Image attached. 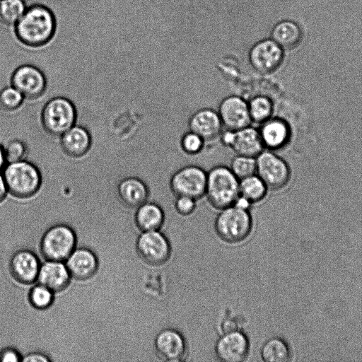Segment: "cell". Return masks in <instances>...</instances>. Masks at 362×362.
<instances>
[{"instance_id": "15", "label": "cell", "mask_w": 362, "mask_h": 362, "mask_svg": "<svg viewBox=\"0 0 362 362\" xmlns=\"http://www.w3.org/2000/svg\"><path fill=\"white\" fill-rule=\"evenodd\" d=\"M154 349L157 356L162 361H182L187 356V344L184 336L178 330L165 328L157 334Z\"/></svg>"}, {"instance_id": "2", "label": "cell", "mask_w": 362, "mask_h": 362, "mask_svg": "<svg viewBox=\"0 0 362 362\" xmlns=\"http://www.w3.org/2000/svg\"><path fill=\"white\" fill-rule=\"evenodd\" d=\"M1 173L8 194L16 198H30L42 187V176L40 169L26 159L8 163Z\"/></svg>"}, {"instance_id": "31", "label": "cell", "mask_w": 362, "mask_h": 362, "mask_svg": "<svg viewBox=\"0 0 362 362\" xmlns=\"http://www.w3.org/2000/svg\"><path fill=\"white\" fill-rule=\"evenodd\" d=\"M24 100L23 95L11 85L0 90V107L6 111L17 110L22 106Z\"/></svg>"}, {"instance_id": "34", "label": "cell", "mask_w": 362, "mask_h": 362, "mask_svg": "<svg viewBox=\"0 0 362 362\" xmlns=\"http://www.w3.org/2000/svg\"><path fill=\"white\" fill-rule=\"evenodd\" d=\"M197 201L189 197L177 196L175 197L174 207L180 215L189 216L195 211Z\"/></svg>"}, {"instance_id": "3", "label": "cell", "mask_w": 362, "mask_h": 362, "mask_svg": "<svg viewBox=\"0 0 362 362\" xmlns=\"http://www.w3.org/2000/svg\"><path fill=\"white\" fill-rule=\"evenodd\" d=\"M239 196V180L228 166L216 165L207 171L205 196L214 209L233 206Z\"/></svg>"}, {"instance_id": "24", "label": "cell", "mask_w": 362, "mask_h": 362, "mask_svg": "<svg viewBox=\"0 0 362 362\" xmlns=\"http://www.w3.org/2000/svg\"><path fill=\"white\" fill-rule=\"evenodd\" d=\"M273 40L285 49L296 47L302 41L303 32L296 22L285 20L276 23L272 29Z\"/></svg>"}, {"instance_id": "28", "label": "cell", "mask_w": 362, "mask_h": 362, "mask_svg": "<svg viewBox=\"0 0 362 362\" xmlns=\"http://www.w3.org/2000/svg\"><path fill=\"white\" fill-rule=\"evenodd\" d=\"M26 9L23 0H0V19L7 25H15Z\"/></svg>"}, {"instance_id": "36", "label": "cell", "mask_w": 362, "mask_h": 362, "mask_svg": "<svg viewBox=\"0 0 362 362\" xmlns=\"http://www.w3.org/2000/svg\"><path fill=\"white\" fill-rule=\"evenodd\" d=\"M23 361L26 362H45L49 359L45 355L40 353H31L22 358Z\"/></svg>"}, {"instance_id": "9", "label": "cell", "mask_w": 362, "mask_h": 362, "mask_svg": "<svg viewBox=\"0 0 362 362\" xmlns=\"http://www.w3.org/2000/svg\"><path fill=\"white\" fill-rule=\"evenodd\" d=\"M10 83L26 100H36L45 93L47 86L45 72L38 66L24 64L16 67L10 77Z\"/></svg>"}, {"instance_id": "10", "label": "cell", "mask_w": 362, "mask_h": 362, "mask_svg": "<svg viewBox=\"0 0 362 362\" xmlns=\"http://www.w3.org/2000/svg\"><path fill=\"white\" fill-rule=\"evenodd\" d=\"M136 248L139 257L152 266L167 262L172 252L168 238L160 230L142 231L137 238Z\"/></svg>"}, {"instance_id": "7", "label": "cell", "mask_w": 362, "mask_h": 362, "mask_svg": "<svg viewBox=\"0 0 362 362\" xmlns=\"http://www.w3.org/2000/svg\"><path fill=\"white\" fill-rule=\"evenodd\" d=\"M207 171L197 165H184L171 175L169 187L175 196H187L199 200L205 196Z\"/></svg>"}, {"instance_id": "20", "label": "cell", "mask_w": 362, "mask_h": 362, "mask_svg": "<svg viewBox=\"0 0 362 362\" xmlns=\"http://www.w3.org/2000/svg\"><path fill=\"white\" fill-rule=\"evenodd\" d=\"M117 194L122 202L128 207L137 208L148 201L150 189L141 178L129 176L121 180L117 187Z\"/></svg>"}, {"instance_id": "22", "label": "cell", "mask_w": 362, "mask_h": 362, "mask_svg": "<svg viewBox=\"0 0 362 362\" xmlns=\"http://www.w3.org/2000/svg\"><path fill=\"white\" fill-rule=\"evenodd\" d=\"M71 275L62 262L47 260L40 265L37 281L53 292L64 290L69 284Z\"/></svg>"}, {"instance_id": "13", "label": "cell", "mask_w": 362, "mask_h": 362, "mask_svg": "<svg viewBox=\"0 0 362 362\" xmlns=\"http://www.w3.org/2000/svg\"><path fill=\"white\" fill-rule=\"evenodd\" d=\"M217 112L226 129L238 130L252 124L247 99L242 95L231 94L224 97Z\"/></svg>"}, {"instance_id": "1", "label": "cell", "mask_w": 362, "mask_h": 362, "mask_svg": "<svg viewBox=\"0 0 362 362\" xmlns=\"http://www.w3.org/2000/svg\"><path fill=\"white\" fill-rule=\"evenodd\" d=\"M54 29L55 21L52 11L40 4L28 7L15 25L18 38L30 46H40L47 42Z\"/></svg>"}, {"instance_id": "11", "label": "cell", "mask_w": 362, "mask_h": 362, "mask_svg": "<svg viewBox=\"0 0 362 362\" xmlns=\"http://www.w3.org/2000/svg\"><path fill=\"white\" fill-rule=\"evenodd\" d=\"M218 140L238 155L257 157L264 149L258 128L252 124L238 130L223 129Z\"/></svg>"}, {"instance_id": "25", "label": "cell", "mask_w": 362, "mask_h": 362, "mask_svg": "<svg viewBox=\"0 0 362 362\" xmlns=\"http://www.w3.org/2000/svg\"><path fill=\"white\" fill-rule=\"evenodd\" d=\"M247 104L252 124L259 126L274 116L275 103L268 94L256 93L247 99Z\"/></svg>"}, {"instance_id": "16", "label": "cell", "mask_w": 362, "mask_h": 362, "mask_svg": "<svg viewBox=\"0 0 362 362\" xmlns=\"http://www.w3.org/2000/svg\"><path fill=\"white\" fill-rule=\"evenodd\" d=\"M187 127L202 136L206 144L218 139L224 129L217 110L206 107L197 110L189 116Z\"/></svg>"}, {"instance_id": "30", "label": "cell", "mask_w": 362, "mask_h": 362, "mask_svg": "<svg viewBox=\"0 0 362 362\" xmlns=\"http://www.w3.org/2000/svg\"><path fill=\"white\" fill-rule=\"evenodd\" d=\"M179 144L181 151L185 154L191 156L202 153L206 145L202 136L189 129L182 134Z\"/></svg>"}, {"instance_id": "18", "label": "cell", "mask_w": 362, "mask_h": 362, "mask_svg": "<svg viewBox=\"0 0 362 362\" xmlns=\"http://www.w3.org/2000/svg\"><path fill=\"white\" fill-rule=\"evenodd\" d=\"M60 146L69 157L80 158L85 156L92 146V137L84 127L74 124L59 137Z\"/></svg>"}, {"instance_id": "4", "label": "cell", "mask_w": 362, "mask_h": 362, "mask_svg": "<svg viewBox=\"0 0 362 362\" xmlns=\"http://www.w3.org/2000/svg\"><path fill=\"white\" fill-rule=\"evenodd\" d=\"M77 110L69 98L56 96L42 107L40 121L44 130L50 136L59 137L76 124Z\"/></svg>"}, {"instance_id": "39", "label": "cell", "mask_w": 362, "mask_h": 362, "mask_svg": "<svg viewBox=\"0 0 362 362\" xmlns=\"http://www.w3.org/2000/svg\"><path fill=\"white\" fill-rule=\"evenodd\" d=\"M6 164L7 160L6 158L4 146L0 144V172H2Z\"/></svg>"}, {"instance_id": "32", "label": "cell", "mask_w": 362, "mask_h": 362, "mask_svg": "<svg viewBox=\"0 0 362 362\" xmlns=\"http://www.w3.org/2000/svg\"><path fill=\"white\" fill-rule=\"evenodd\" d=\"M53 298V291L40 284L33 287L29 293L31 305L37 309L48 308L52 304Z\"/></svg>"}, {"instance_id": "29", "label": "cell", "mask_w": 362, "mask_h": 362, "mask_svg": "<svg viewBox=\"0 0 362 362\" xmlns=\"http://www.w3.org/2000/svg\"><path fill=\"white\" fill-rule=\"evenodd\" d=\"M228 167L240 180L257 173L256 157L235 154Z\"/></svg>"}, {"instance_id": "19", "label": "cell", "mask_w": 362, "mask_h": 362, "mask_svg": "<svg viewBox=\"0 0 362 362\" xmlns=\"http://www.w3.org/2000/svg\"><path fill=\"white\" fill-rule=\"evenodd\" d=\"M40 265L36 255L23 250L16 252L10 262V270L13 278L22 284H31L37 279Z\"/></svg>"}, {"instance_id": "27", "label": "cell", "mask_w": 362, "mask_h": 362, "mask_svg": "<svg viewBox=\"0 0 362 362\" xmlns=\"http://www.w3.org/2000/svg\"><path fill=\"white\" fill-rule=\"evenodd\" d=\"M269 191L266 184L257 174L239 180V195L252 204L263 201Z\"/></svg>"}, {"instance_id": "21", "label": "cell", "mask_w": 362, "mask_h": 362, "mask_svg": "<svg viewBox=\"0 0 362 362\" xmlns=\"http://www.w3.org/2000/svg\"><path fill=\"white\" fill-rule=\"evenodd\" d=\"M66 260V266L71 276L77 280H86L90 278L95 274L98 267L95 255L86 248L74 250Z\"/></svg>"}, {"instance_id": "26", "label": "cell", "mask_w": 362, "mask_h": 362, "mask_svg": "<svg viewBox=\"0 0 362 362\" xmlns=\"http://www.w3.org/2000/svg\"><path fill=\"white\" fill-rule=\"evenodd\" d=\"M260 356L265 362H286L291 358L288 344L282 338L274 337L268 339L262 346Z\"/></svg>"}, {"instance_id": "35", "label": "cell", "mask_w": 362, "mask_h": 362, "mask_svg": "<svg viewBox=\"0 0 362 362\" xmlns=\"http://www.w3.org/2000/svg\"><path fill=\"white\" fill-rule=\"evenodd\" d=\"M22 361L20 354L13 349L8 348L0 352L1 362H18Z\"/></svg>"}, {"instance_id": "38", "label": "cell", "mask_w": 362, "mask_h": 362, "mask_svg": "<svg viewBox=\"0 0 362 362\" xmlns=\"http://www.w3.org/2000/svg\"><path fill=\"white\" fill-rule=\"evenodd\" d=\"M7 194H8V192L6 182L1 172H0V203L4 200Z\"/></svg>"}, {"instance_id": "33", "label": "cell", "mask_w": 362, "mask_h": 362, "mask_svg": "<svg viewBox=\"0 0 362 362\" xmlns=\"http://www.w3.org/2000/svg\"><path fill=\"white\" fill-rule=\"evenodd\" d=\"M6 158L8 163L25 160L28 154V148L25 141L19 139H13L4 146Z\"/></svg>"}, {"instance_id": "17", "label": "cell", "mask_w": 362, "mask_h": 362, "mask_svg": "<svg viewBox=\"0 0 362 362\" xmlns=\"http://www.w3.org/2000/svg\"><path fill=\"white\" fill-rule=\"evenodd\" d=\"M257 128L264 149L276 152L285 148L291 139V127L280 117L274 115Z\"/></svg>"}, {"instance_id": "37", "label": "cell", "mask_w": 362, "mask_h": 362, "mask_svg": "<svg viewBox=\"0 0 362 362\" xmlns=\"http://www.w3.org/2000/svg\"><path fill=\"white\" fill-rule=\"evenodd\" d=\"M233 205L240 209L250 210V208L252 204L245 198L239 195Z\"/></svg>"}, {"instance_id": "23", "label": "cell", "mask_w": 362, "mask_h": 362, "mask_svg": "<svg viewBox=\"0 0 362 362\" xmlns=\"http://www.w3.org/2000/svg\"><path fill=\"white\" fill-rule=\"evenodd\" d=\"M165 212L156 202L148 200L136 208L134 219L141 231L160 230L165 221Z\"/></svg>"}, {"instance_id": "14", "label": "cell", "mask_w": 362, "mask_h": 362, "mask_svg": "<svg viewBox=\"0 0 362 362\" xmlns=\"http://www.w3.org/2000/svg\"><path fill=\"white\" fill-rule=\"evenodd\" d=\"M215 354L223 362H241L246 359L250 351V341L240 329L223 332L215 344Z\"/></svg>"}, {"instance_id": "6", "label": "cell", "mask_w": 362, "mask_h": 362, "mask_svg": "<svg viewBox=\"0 0 362 362\" xmlns=\"http://www.w3.org/2000/svg\"><path fill=\"white\" fill-rule=\"evenodd\" d=\"M257 175L269 191L285 188L291 178L288 163L275 151L264 149L257 157Z\"/></svg>"}, {"instance_id": "12", "label": "cell", "mask_w": 362, "mask_h": 362, "mask_svg": "<svg viewBox=\"0 0 362 362\" xmlns=\"http://www.w3.org/2000/svg\"><path fill=\"white\" fill-rule=\"evenodd\" d=\"M284 57V49L272 40L259 42L252 47L249 53L251 66L262 75L275 72L281 65Z\"/></svg>"}, {"instance_id": "5", "label": "cell", "mask_w": 362, "mask_h": 362, "mask_svg": "<svg viewBox=\"0 0 362 362\" xmlns=\"http://www.w3.org/2000/svg\"><path fill=\"white\" fill-rule=\"evenodd\" d=\"M214 228L218 236L228 243H240L246 239L252 228V218L250 210L234 205L220 210Z\"/></svg>"}, {"instance_id": "8", "label": "cell", "mask_w": 362, "mask_h": 362, "mask_svg": "<svg viewBox=\"0 0 362 362\" xmlns=\"http://www.w3.org/2000/svg\"><path fill=\"white\" fill-rule=\"evenodd\" d=\"M76 238L69 226L59 224L49 228L43 235L40 250L47 260H66L74 251Z\"/></svg>"}]
</instances>
